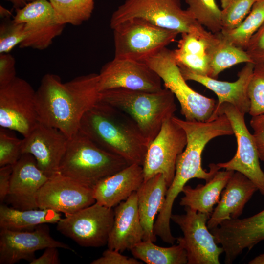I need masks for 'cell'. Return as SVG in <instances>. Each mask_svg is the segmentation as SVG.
I'll list each match as a JSON object with an SVG mask.
<instances>
[{
	"instance_id": "obj_1",
	"label": "cell",
	"mask_w": 264,
	"mask_h": 264,
	"mask_svg": "<svg viewBox=\"0 0 264 264\" xmlns=\"http://www.w3.org/2000/svg\"><path fill=\"white\" fill-rule=\"evenodd\" d=\"M99 75L90 73L63 83L44 75L36 91L39 122L59 129L68 138L76 134L85 113L99 101Z\"/></svg>"
},
{
	"instance_id": "obj_2",
	"label": "cell",
	"mask_w": 264,
	"mask_h": 264,
	"mask_svg": "<svg viewBox=\"0 0 264 264\" xmlns=\"http://www.w3.org/2000/svg\"><path fill=\"white\" fill-rule=\"evenodd\" d=\"M79 131L103 149L142 166L148 144L126 113L99 101L83 116Z\"/></svg>"
},
{
	"instance_id": "obj_3",
	"label": "cell",
	"mask_w": 264,
	"mask_h": 264,
	"mask_svg": "<svg viewBox=\"0 0 264 264\" xmlns=\"http://www.w3.org/2000/svg\"><path fill=\"white\" fill-rule=\"evenodd\" d=\"M172 119L184 131L187 144L177 157L176 173L170 189L174 194L182 192L187 182L192 178L207 181L220 168L211 163L208 172L201 166V155L205 146L214 138L234 134L231 125L226 116L221 114L215 119L208 121H189L175 116Z\"/></svg>"
},
{
	"instance_id": "obj_4",
	"label": "cell",
	"mask_w": 264,
	"mask_h": 264,
	"mask_svg": "<svg viewBox=\"0 0 264 264\" xmlns=\"http://www.w3.org/2000/svg\"><path fill=\"white\" fill-rule=\"evenodd\" d=\"M175 97L165 88L156 92L119 88L99 92L100 101L121 110L136 122L148 145L163 123L174 116Z\"/></svg>"
},
{
	"instance_id": "obj_5",
	"label": "cell",
	"mask_w": 264,
	"mask_h": 264,
	"mask_svg": "<svg viewBox=\"0 0 264 264\" xmlns=\"http://www.w3.org/2000/svg\"><path fill=\"white\" fill-rule=\"evenodd\" d=\"M129 165L78 131L68 139L58 172L93 189L100 181Z\"/></svg>"
},
{
	"instance_id": "obj_6",
	"label": "cell",
	"mask_w": 264,
	"mask_h": 264,
	"mask_svg": "<svg viewBox=\"0 0 264 264\" xmlns=\"http://www.w3.org/2000/svg\"><path fill=\"white\" fill-rule=\"evenodd\" d=\"M134 18L143 19L159 27L179 33L204 34L208 31L199 24L179 0H125L112 13V29L120 23Z\"/></svg>"
},
{
	"instance_id": "obj_7",
	"label": "cell",
	"mask_w": 264,
	"mask_h": 264,
	"mask_svg": "<svg viewBox=\"0 0 264 264\" xmlns=\"http://www.w3.org/2000/svg\"><path fill=\"white\" fill-rule=\"evenodd\" d=\"M144 62L160 77L164 88L174 95L179 103L181 113L189 121H208L217 101L192 89L186 83L174 56L173 50L164 48Z\"/></svg>"
},
{
	"instance_id": "obj_8",
	"label": "cell",
	"mask_w": 264,
	"mask_h": 264,
	"mask_svg": "<svg viewBox=\"0 0 264 264\" xmlns=\"http://www.w3.org/2000/svg\"><path fill=\"white\" fill-rule=\"evenodd\" d=\"M114 57L144 62L174 42L179 33L139 18L126 20L112 28Z\"/></svg>"
},
{
	"instance_id": "obj_9",
	"label": "cell",
	"mask_w": 264,
	"mask_h": 264,
	"mask_svg": "<svg viewBox=\"0 0 264 264\" xmlns=\"http://www.w3.org/2000/svg\"><path fill=\"white\" fill-rule=\"evenodd\" d=\"M114 216L113 208L96 202L61 218L56 228L82 247H100L107 244Z\"/></svg>"
},
{
	"instance_id": "obj_10",
	"label": "cell",
	"mask_w": 264,
	"mask_h": 264,
	"mask_svg": "<svg viewBox=\"0 0 264 264\" xmlns=\"http://www.w3.org/2000/svg\"><path fill=\"white\" fill-rule=\"evenodd\" d=\"M185 213L172 214L171 220L178 225L183 237L176 238L186 251L187 264H220V256L224 253L218 246L215 237L207 227L210 215L185 207Z\"/></svg>"
},
{
	"instance_id": "obj_11",
	"label": "cell",
	"mask_w": 264,
	"mask_h": 264,
	"mask_svg": "<svg viewBox=\"0 0 264 264\" xmlns=\"http://www.w3.org/2000/svg\"><path fill=\"white\" fill-rule=\"evenodd\" d=\"M221 114L228 118L236 138L235 154L230 160L217 163L220 169L239 172L249 178L264 196V172L260 165V158L252 133L245 123V114L230 104L225 103L219 108L216 116Z\"/></svg>"
},
{
	"instance_id": "obj_12",
	"label": "cell",
	"mask_w": 264,
	"mask_h": 264,
	"mask_svg": "<svg viewBox=\"0 0 264 264\" xmlns=\"http://www.w3.org/2000/svg\"><path fill=\"white\" fill-rule=\"evenodd\" d=\"M36 91L25 80L16 77L0 88V126L26 136L38 124Z\"/></svg>"
},
{
	"instance_id": "obj_13",
	"label": "cell",
	"mask_w": 264,
	"mask_h": 264,
	"mask_svg": "<svg viewBox=\"0 0 264 264\" xmlns=\"http://www.w3.org/2000/svg\"><path fill=\"white\" fill-rule=\"evenodd\" d=\"M186 144L184 130L172 117L167 120L148 146L142 165L144 181L161 174L164 176L169 187L175 177L177 157Z\"/></svg>"
},
{
	"instance_id": "obj_14",
	"label": "cell",
	"mask_w": 264,
	"mask_h": 264,
	"mask_svg": "<svg viewBox=\"0 0 264 264\" xmlns=\"http://www.w3.org/2000/svg\"><path fill=\"white\" fill-rule=\"evenodd\" d=\"M98 75L99 92L119 88L156 92L163 88L160 77L144 62L114 58Z\"/></svg>"
},
{
	"instance_id": "obj_15",
	"label": "cell",
	"mask_w": 264,
	"mask_h": 264,
	"mask_svg": "<svg viewBox=\"0 0 264 264\" xmlns=\"http://www.w3.org/2000/svg\"><path fill=\"white\" fill-rule=\"evenodd\" d=\"M93 189L57 172L49 177L39 189V209H50L65 216L72 214L94 203Z\"/></svg>"
},
{
	"instance_id": "obj_16",
	"label": "cell",
	"mask_w": 264,
	"mask_h": 264,
	"mask_svg": "<svg viewBox=\"0 0 264 264\" xmlns=\"http://www.w3.org/2000/svg\"><path fill=\"white\" fill-rule=\"evenodd\" d=\"M15 11L13 19L24 25L26 36L19 45L21 48L46 49L65 26L57 22L48 0H35Z\"/></svg>"
},
{
	"instance_id": "obj_17",
	"label": "cell",
	"mask_w": 264,
	"mask_h": 264,
	"mask_svg": "<svg viewBox=\"0 0 264 264\" xmlns=\"http://www.w3.org/2000/svg\"><path fill=\"white\" fill-rule=\"evenodd\" d=\"M55 247L75 252L69 245L53 239L45 224L30 231L0 229V264H13L21 260L31 262L37 251Z\"/></svg>"
},
{
	"instance_id": "obj_18",
	"label": "cell",
	"mask_w": 264,
	"mask_h": 264,
	"mask_svg": "<svg viewBox=\"0 0 264 264\" xmlns=\"http://www.w3.org/2000/svg\"><path fill=\"white\" fill-rule=\"evenodd\" d=\"M68 139L59 129L39 122L22 139V154L32 155L39 168L50 177L58 172Z\"/></svg>"
},
{
	"instance_id": "obj_19",
	"label": "cell",
	"mask_w": 264,
	"mask_h": 264,
	"mask_svg": "<svg viewBox=\"0 0 264 264\" xmlns=\"http://www.w3.org/2000/svg\"><path fill=\"white\" fill-rule=\"evenodd\" d=\"M49 178L38 166L34 157L22 154L13 165L10 185L5 202L21 210L38 209V191Z\"/></svg>"
},
{
	"instance_id": "obj_20",
	"label": "cell",
	"mask_w": 264,
	"mask_h": 264,
	"mask_svg": "<svg viewBox=\"0 0 264 264\" xmlns=\"http://www.w3.org/2000/svg\"><path fill=\"white\" fill-rule=\"evenodd\" d=\"M178 66L186 81L192 80L199 83L216 94L218 97L217 107L209 121L217 118L216 113L220 107L225 103L231 104L244 114L249 113L250 101L248 88L255 67L253 63H246L238 73V79L233 82L218 80L195 73L183 66Z\"/></svg>"
},
{
	"instance_id": "obj_21",
	"label": "cell",
	"mask_w": 264,
	"mask_h": 264,
	"mask_svg": "<svg viewBox=\"0 0 264 264\" xmlns=\"http://www.w3.org/2000/svg\"><path fill=\"white\" fill-rule=\"evenodd\" d=\"M113 209L114 220L107 244L108 248L121 253L126 250H130L143 241L144 236L136 192Z\"/></svg>"
},
{
	"instance_id": "obj_22",
	"label": "cell",
	"mask_w": 264,
	"mask_h": 264,
	"mask_svg": "<svg viewBox=\"0 0 264 264\" xmlns=\"http://www.w3.org/2000/svg\"><path fill=\"white\" fill-rule=\"evenodd\" d=\"M257 190L256 186L246 176L234 171L207 221L208 229H213L224 221L239 218Z\"/></svg>"
},
{
	"instance_id": "obj_23",
	"label": "cell",
	"mask_w": 264,
	"mask_h": 264,
	"mask_svg": "<svg viewBox=\"0 0 264 264\" xmlns=\"http://www.w3.org/2000/svg\"><path fill=\"white\" fill-rule=\"evenodd\" d=\"M144 180L142 166L131 164L100 181L93 187L96 202L113 208L136 192Z\"/></svg>"
},
{
	"instance_id": "obj_24",
	"label": "cell",
	"mask_w": 264,
	"mask_h": 264,
	"mask_svg": "<svg viewBox=\"0 0 264 264\" xmlns=\"http://www.w3.org/2000/svg\"><path fill=\"white\" fill-rule=\"evenodd\" d=\"M168 186L164 176L155 175L142 183L136 191L141 223L144 231L143 241L155 242L154 219L165 202Z\"/></svg>"
},
{
	"instance_id": "obj_25",
	"label": "cell",
	"mask_w": 264,
	"mask_h": 264,
	"mask_svg": "<svg viewBox=\"0 0 264 264\" xmlns=\"http://www.w3.org/2000/svg\"><path fill=\"white\" fill-rule=\"evenodd\" d=\"M213 36L214 33L210 31L205 34L182 33L177 48L173 50L177 65L195 73L209 76L210 68L207 49Z\"/></svg>"
},
{
	"instance_id": "obj_26",
	"label": "cell",
	"mask_w": 264,
	"mask_h": 264,
	"mask_svg": "<svg viewBox=\"0 0 264 264\" xmlns=\"http://www.w3.org/2000/svg\"><path fill=\"white\" fill-rule=\"evenodd\" d=\"M234 171H218L205 184H198L193 188L185 185L182 192L180 205L197 212L211 215L214 206L218 203L221 192Z\"/></svg>"
},
{
	"instance_id": "obj_27",
	"label": "cell",
	"mask_w": 264,
	"mask_h": 264,
	"mask_svg": "<svg viewBox=\"0 0 264 264\" xmlns=\"http://www.w3.org/2000/svg\"><path fill=\"white\" fill-rule=\"evenodd\" d=\"M60 213L50 209L21 210L3 203L0 205V228L12 230L30 231L40 225L57 223Z\"/></svg>"
},
{
	"instance_id": "obj_28",
	"label": "cell",
	"mask_w": 264,
	"mask_h": 264,
	"mask_svg": "<svg viewBox=\"0 0 264 264\" xmlns=\"http://www.w3.org/2000/svg\"><path fill=\"white\" fill-rule=\"evenodd\" d=\"M209 77L217 79L223 70L242 63H252L245 50L228 41L221 32L214 34L207 49Z\"/></svg>"
},
{
	"instance_id": "obj_29",
	"label": "cell",
	"mask_w": 264,
	"mask_h": 264,
	"mask_svg": "<svg viewBox=\"0 0 264 264\" xmlns=\"http://www.w3.org/2000/svg\"><path fill=\"white\" fill-rule=\"evenodd\" d=\"M133 257L147 264H186V251L181 244L164 247L151 241H142L131 250Z\"/></svg>"
},
{
	"instance_id": "obj_30",
	"label": "cell",
	"mask_w": 264,
	"mask_h": 264,
	"mask_svg": "<svg viewBox=\"0 0 264 264\" xmlns=\"http://www.w3.org/2000/svg\"><path fill=\"white\" fill-rule=\"evenodd\" d=\"M264 22V0L256 1L250 11L236 27L221 30L223 36L235 46L245 50L249 42Z\"/></svg>"
},
{
	"instance_id": "obj_31",
	"label": "cell",
	"mask_w": 264,
	"mask_h": 264,
	"mask_svg": "<svg viewBox=\"0 0 264 264\" xmlns=\"http://www.w3.org/2000/svg\"><path fill=\"white\" fill-rule=\"evenodd\" d=\"M95 0H48L58 23L66 25H80L93 13Z\"/></svg>"
},
{
	"instance_id": "obj_32",
	"label": "cell",
	"mask_w": 264,
	"mask_h": 264,
	"mask_svg": "<svg viewBox=\"0 0 264 264\" xmlns=\"http://www.w3.org/2000/svg\"><path fill=\"white\" fill-rule=\"evenodd\" d=\"M185 1L188 5L187 10L199 24L214 34L221 31V10L215 0H185Z\"/></svg>"
},
{
	"instance_id": "obj_33",
	"label": "cell",
	"mask_w": 264,
	"mask_h": 264,
	"mask_svg": "<svg viewBox=\"0 0 264 264\" xmlns=\"http://www.w3.org/2000/svg\"><path fill=\"white\" fill-rule=\"evenodd\" d=\"M264 241V227L219 241L225 253L224 262L232 264L243 250H250L257 243Z\"/></svg>"
},
{
	"instance_id": "obj_34",
	"label": "cell",
	"mask_w": 264,
	"mask_h": 264,
	"mask_svg": "<svg viewBox=\"0 0 264 264\" xmlns=\"http://www.w3.org/2000/svg\"><path fill=\"white\" fill-rule=\"evenodd\" d=\"M264 227V209L251 217L231 219L211 230L216 241L238 235Z\"/></svg>"
},
{
	"instance_id": "obj_35",
	"label": "cell",
	"mask_w": 264,
	"mask_h": 264,
	"mask_svg": "<svg viewBox=\"0 0 264 264\" xmlns=\"http://www.w3.org/2000/svg\"><path fill=\"white\" fill-rule=\"evenodd\" d=\"M256 0H220L222 7L221 30L238 26L250 11Z\"/></svg>"
},
{
	"instance_id": "obj_36",
	"label": "cell",
	"mask_w": 264,
	"mask_h": 264,
	"mask_svg": "<svg viewBox=\"0 0 264 264\" xmlns=\"http://www.w3.org/2000/svg\"><path fill=\"white\" fill-rule=\"evenodd\" d=\"M250 101L249 114L264 115V67L255 66L248 88Z\"/></svg>"
},
{
	"instance_id": "obj_37",
	"label": "cell",
	"mask_w": 264,
	"mask_h": 264,
	"mask_svg": "<svg viewBox=\"0 0 264 264\" xmlns=\"http://www.w3.org/2000/svg\"><path fill=\"white\" fill-rule=\"evenodd\" d=\"M25 31L23 23L13 19L5 20L0 25V54L9 53L24 40Z\"/></svg>"
},
{
	"instance_id": "obj_38",
	"label": "cell",
	"mask_w": 264,
	"mask_h": 264,
	"mask_svg": "<svg viewBox=\"0 0 264 264\" xmlns=\"http://www.w3.org/2000/svg\"><path fill=\"white\" fill-rule=\"evenodd\" d=\"M8 130L0 128V167L14 165L22 154V139Z\"/></svg>"
},
{
	"instance_id": "obj_39",
	"label": "cell",
	"mask_w": 264,
	"mask_h": 264,
	"mask_svg": "<svg viewBox=\"0 0 264 264\" xmlns=\"http://www.w3.org/2000/svg\"><path fill=\"white\" fill-rule=\"evenodd\" d=\"M245 51L255 66L264 67V22L250 40Z\"/></svg>"
},
{
	"instance_id": "obj_40",
	"label": "cell",
	"mask_w": 264,
	"mask_h": 264,
	"mask_svg": "<svg viewBox=\"0 0 264 264\" xmlns=\"http://www.w3.org/2000/svg\"><path fill=\"white\" fill-rule=\"evenodd\" d=\"M91 264H142L137 259L122 255L119 251L108 248L102 255L92 261Z\"/></svg>"
},
{
	"instance_id": "obj_41",
	"label": "cell",
	"mask_w": 264,
	"mask_h": 264,
	"mask_svg": "<svg viewBox=\"0 0 264 264\" xmlns=\"http://www.w3.org/2000/svg\"><path fill=\"white\" fill-rule=\"evenodd\" d=\"M15 59L9 53L0 54V88L12 82L16 75Z\"/></svg>"
},
{
	"instance_id": "obj_42",
	"label": "cell",
	"mask_w": 264,
	"mask_h": 264,
	"mask_svg": "<svg viewBox=\"0 0 264 264\" xmlns=\"http://www.w3.org/2000/svg\"><path fill=\"white\" fill-rule=\"evenodd\" d=\"M260 160L264 161V115L252 116L250 121Z\"/></svg>"
},
{
	"instance_id": "obj_43",
	"label": "cell",
	"mask_w": 264,
	"mask_h": 264,
	"mask_svg": "<svg viewBox=\"0 0 264 264\" xmlns=\"http://www.w3.org/2000/svg\"><path fill=\"white\" fill-rule=\"evenodd\" d=\"M13 165H8L0 167V202L3 203L8 193Z\"/></svg>"
},
{
	"instance_id": "obj_44",
	"label": "cell",
	"mask_w": 264,
	"mask_h": 264,
	"mask_svg": "<svg viewBox=\"0 0 264 264\" xmlns=\"http://www.w3.org/2000/svg\"><path fill=\"white\" fill-rule=\"evenodd\" d=\"M57 247H49L45 249L43 254L35 258L29 264H59L60 261Z\"/></svg>"
},
{
	"instance_id": "obj_45",
	"label": "cell",
	"mask_w": 264,
	"mask_h": 264,
	"mask_svg": "<svg viewBox=\"0 0 264 264\" xmlns=\"http://www.w3.org/2000/svg\"><path fill=\"white\" fill-rule=\"evenodd\" d=\"M10 2L13 6V8L16 10L20 9L27 4L35 0H4Z\"/></svg>"
},
{
	"instance_id": "obj_46",
	"label": "cell",
	"mask_w": 264,
	"mask_h": 264,
	"mask_svg": "<svg viewBox=\"0 0 264 264\" xmlns=\"http://www.w3.org/2000/svg\"><path fill=\"white\" fill-rule=\"evenodd\" d=\"M249 264H264V253L259 255L248 262Z\"/></svg>"
},
{
	"instance_id": "obj_47",
	"label": "cell",
	"mask_w": 264,
	"mask_h": 264,
	"mask_svg": "<svg viewBox=\"0 0 264 264\" xmlns=\"http://www.w3.org/2000/svg\"><path fill=\"white\" fill-rule=\"evenodd\" d=\"M0 15L2 18H7L10 15V13L8 10L0 6Z\"/></svg>"
},
{
	"instance_id": "obj_48",
	"label": "cell",
	"mask_w": 264,
	"mask_h": 264,
	"mask_svg": "<svg viewBox=\"0 0 264 264\" xmlns=\"http://www.w3.org/2000/svg\"><path fill=\"white\" fill-rule=\"evenodd\" d=\"M256 0L257 1V0Z\"/></svg>"
}]
</instances>
